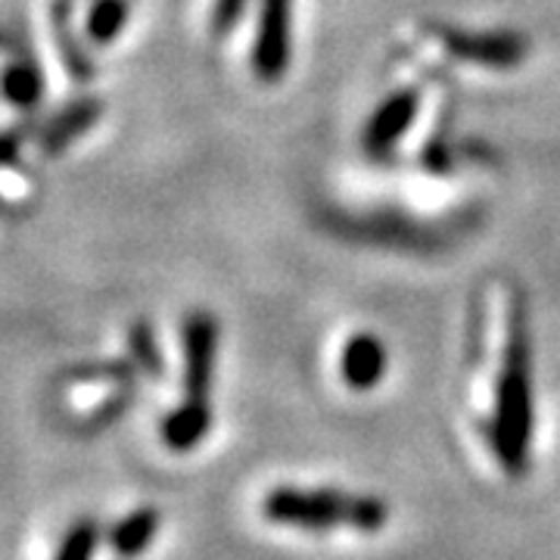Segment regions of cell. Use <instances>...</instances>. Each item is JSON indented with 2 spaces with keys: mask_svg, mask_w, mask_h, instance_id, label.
<instances>
[{
  "mask_svg": "<svg viewBox=\"0 0 560 560\" xmlns=\"http://www.w3.org/2000/svg\"><path fill=\"white\" fill-rule=\"evenodd\" d=\"M50 25H54V44H57V54H60L66 72L75 81L94 79V62H91L88 50L81 47L79 35H75L72 3L69 0H54V7H50Z\"/></svg>",
  "mask_w": 560,
  "mask_h": 560,
  "instance_id": "obj_9",
  "label": "cell"
},
{
  "mask_svg": "<svg viewBox=\"0 0 560 560\" xmlns=\"http://www.w3.org/2000/svg\"><path fill=\"white\" fill-rule=\"evenodd\" d=\"M246 7H249V0H215V3H212V20H209L212 35H215V38H224V35L243 20Z\"/></svg>",
  "mask_w": 560,
  "mask_h": 560,
  "instance_id": "obj_16",
  "label": "cell"
},
{
  "mask_svg": "<svg viewBox=\"0 0 560 560\" xmlns=\"http://www.w3.org/2000/svg\"><path fill=\"white\" fill-rule=\"evenodd\" d=\"M209 423H212V408L209 401L184 399L178 411H172L165 423H162V442L172 448V452H190L197 448L206 433H209Z\"/></svg>",
  "mask_w": 560,
  "mask_h": 560,
  "instance_id": "obj_10",
  "label": "cell"
},
{
  "mask_svg": "<svg viewBox=\"0 0 560 560\" xmlns=\"http://www.w3.org/2000/svg\"><path fill=\"white\" fill-rule=\"evenodd\" d=\"M128 346H131V355L153 374V377H160L162 374V355L160 349H156V337H153V327L147 324V320H138L135 327H131V337H128Z\"/></svg>",
  "mask_w": 560,
  "mask_h": 560,
  "instance_id": "obj_14",
  "label": "cell"
},
{
  "mask_svg": "<svg viewBox=\"0 0 560 560\" xmlns=\"http://www.w3.org/2000/svg\"><path fill=\"white\" fill-rule=\"evenodd\" d=\"M44 94V79L35 60H13L3 72V97L20 106V109H32Z\"/></svg>",
  "mask_w": 560,
  "mask_h": 560,
  "instance_id": "obj_12",
  "label": "cell"
},
{
  "mask_svg": "<svg viewBox=\"0 0 560 560\" xmlns=\"http://www.w3.org/2000/svg\"><path fill=\"white\" fill-rule=\"evenodd\" d=\"M440 40L452 57L470 62V66H482V69H514L529 54L526 35L508 32V28H499V32L440 28Z\"/></svg>",
  "mask_w": 560,
  "mask_h": 560,
  "instance_id": "obj_3",
  "label": "cell"
},
{
  "mask_svg": "<svg viewBox=\"0 0 560 560\" xmlns=\"http://www.w3.org/2000/svg\"><path fill=\"white\" fill-rule=\"evenodd\" d=\"M265 521L280 526H300L312 533L324 529H359L374 533L386 523V504L364 495H342V492H302V489H275L261 501Z\"/></svg>",
  "mask_w": 560,
  "mask_h": 560,
  "instance_id": "obj_2",
  "label": "cell"
},
{
  "mask_svg": "<svg viewBox=\"0 0 560 560\" xmlns=\"http://www.w3.org/2000/svg\"><path fill=\"white\" fill-rule=\"evenodd\" d=\"M489 442L499 464L511 477L526 474L529 442H533V352H529V320L523 300L514 302L511 308Z\"/></svg>",
  "mask_w": 560,
  "mask_h": 560,
  "instance_id": "obj_1",
  "label": "cell"
},
{
  "mask_svg": "<svg viewBox=\"0 0 560 560\" xmlns=\"http://www.w3.org/2000/svg\"><path fill=\"white\" fill-rule=\"evenodd\" d=\"M156 526H160V514L153 511V508H143L138 514H131L128 521H121L116 529H113V548L119 551V555H140L150 539H153V533H156Z\"/></svg>",
  "mask_w": 560,
  "mask_h": 560,
  "instance_id": "obj_13",
  "label": "cell"
},
{
  "mask_svg": "<svg viewBox=\"0 0 560 560\" xmlns=\"http://www.w3.org/2000/svg\"><path fill=\"white\" fill-rule=\"evenodd\" d=\"M290 7L293 0H261L253 44V72L265 84H278L290 69Z\"/></svg>",
  "mask_w": 560,
  "mask_h": 560,
  "instance_id": "obj_4",
  "label": "cell"
},
{
  "mask_svg": "<svg viewBox=\"0 0 560 560\" xmlns=\"http://www.w3.org/2000/svg\"><path fill=\"white\" fill-rule=\"evenodd\" d=\"M94 548H97V529L91 523H79L69 533V539L62 541L60 558L57 560H91Z\"/></svg>",
  "mask_w": 560,
  "mask_h": 560,
  "instance_id": "obj_15",
  "label": "cell"
},
{
  "mask_svg": "<svg viewBox=\"0 0 560 560\" xmlns=\"http://www.w3.org/2000/svg\"><path fill=\"white\" fill-rule=\"evenodd\" d=\"M386 364H389V355H386V346H383L381 337H374V334H355V337H349V342L342 346L340 377L349 389L368 393V389H374L383 381Z\"/></svg>",
  "mask_w": 560,
  "mask_h": 560,
  "instance_id": "obj_7",
  "label": "cell"
},
{
  "mask_svg": "<svg viewBox=\"0 0 560 560\" xmlns=\"http://www.w3.org/2000/svg\"><path fill=\"white\" fill-rule=\"evenodd\" d=\"M219 349V324L209 312H194L184 324V386L187 399L209 401Z\"/></svg>",
  "mask_w": 560,
  "mask_h": 560,
  "instance_id": "obj_5",
  "label": "cell"
},
{
  "mask_svg": "<svg viewBox=\"0 0 560 560\" xmlns=\"http://www.w3.org/2000/svg\"><path fill=\"white\" fill-rule=\"evenodd\" d=\"M128 0H94L84 20V35L97 47H109L128 25Z\"/></svg>",
  "mask_w": 560,
  "mask_h": 560,
  "instance_id": "obj_11",
  "label": "cell"
},
{
  "mask_svg": "<svg viewBox=\"0 0 560 560\" xmlns=\"http://www.w3.org/2000/svg\"><path fill=\"white\" fill-rule=\"evenodd\" d=\"M420 109V94L415 88H401L396 94H389L386 101L374 109V116L364 125L361 143L371 156H386L401 143L408 135V128L415 125Z\"/></svg>",
  "mask_w": 560,
  "mask_h": 560,
  "instance_id": "obj_6",
  "label": "cell"
},
{
  "mask_svg": "<svg viewBox=\"0 0 560 560\" xmlns=\"http://www.w3.org/2000/svg\"><path fill=\"white\" fill-rule=\"evenodd\" d=\"M101 119H103V103L94 101V97H79V101H72L69 106H62L60 113L40 128V135H38L40 153H47V156H60V153H66V150H69L81 135H88V131H91V128H94Z\"/></svg>",
  "mask_w": 560,
  "mask_h": 560,
  "instance_id": "obj_8",
  "label": "cell"
}]
</instances>
